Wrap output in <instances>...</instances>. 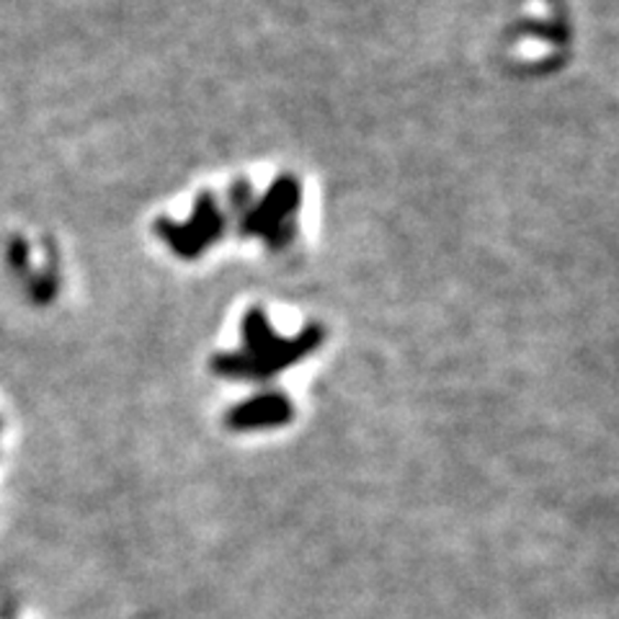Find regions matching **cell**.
Listing matches in <instances>:
<instances>
[{
    "instance_id": "obj_1",
    "label": "cell",
    "mask_w": 619,
    "mask_h": 619,
    "mask_svg": "<svg viewBox=\"0 0 619 619\" xmlns=\"http://www.w3.org/2000/svg\"><path fill=\"white\" fill-rule=\"evenodd\" d=\"M289 419V406L281 398H258L253 402H245L230 416V427L233 429H261V427H277Z\"/></svg>"
}]
</instances>
